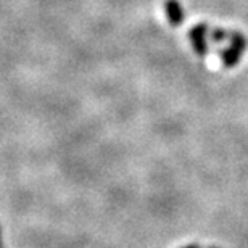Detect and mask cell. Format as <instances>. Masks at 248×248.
<instances>
[{
    "label": "cell",
    "instance_id": "5",
    "mask_svg": "<svg viewBox=\"0 0 248 248\" xmlns=\"http://www.w3.org/2000/svg\"><path fill=\"white\" fill-rule=\"evenodd\" d=\"M229 39V32H226L224 29H215L211 31V41L213 42H222Z\"/></svg>",
    "mask_w": 248,
    "mask_h": 248
},
{
    "label": "cell",
    "instance_id": "3",
    "mask_svg": "<svg viewBox=\"0 0 248 248\" xmlns=\"http://www.w3.org/2000/svg\"><path fill=\"white\" fill-rule=\"evenodd\" d=\"M244 55V52H240L239 48H235L234 46L227 47L222 50L221 53V58H222V63H224L226 68H234L237 63H239L240 57Z\"/></svg>",
    "mask_w": 248,
    "mask_h": 248
},
{
    "label": "cell",
    "instance_id": "4",
    "mask_svg": "<svg viewBox=\"0 0 248 248\" xmlns=\"http://www.w3.org/2000/svg\"><path fill=\"white\" fill-rule=\"evenodd\" d=\"M227 41H231V46H234L235 48H239L240 52H245V48L248 46V41L244 34L240 32H229V39Z\"/></svg>",
    "mask_w": 248,
    "mask_h": 248
},
{
    "label": "cell",
    "instance_id": "1",
    "mask_svg": "<svg viewBox=\"0 0 248 248\" xmlns=\"http://www.w3.org/2000/svg\"><path fill=\"white\" fill-rule=\"evenodd\" d=\"M206 32H208V24H197L190 29L188 32V37H190V42L193 48H195L197 55L205 57L208 53V44H206Z\"/></svg>",
    "mask_w": 248,
    "mask_h": 248
},
{
    "label": "cell",
    "instance_id": "2",
    "mask_svg": "<svg viewBox=\"0 0 248 248\" xmlns=\"http://www.w3.org/2000/svg\"><path fill=\"white\" fill-rule=\"evenodd\" d=\"M165 10H166V16L170 19L171 26H174V28L181 26L186 15H184V8H182V5L179 3V0H166Z\"/></svg>",
    "mask_w": 248,
    "mask_h": 248
}]
</instances>
